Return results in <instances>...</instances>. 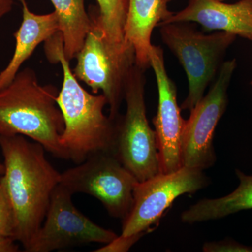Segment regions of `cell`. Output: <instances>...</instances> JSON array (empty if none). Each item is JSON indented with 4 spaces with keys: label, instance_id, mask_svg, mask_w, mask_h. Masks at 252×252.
<instances>
[{
    "label": "cell",
    "instance_id": "6da1fadb",
    "mask_svg": "<svg viewBox=\"0 0 252 252\" xmlns=\"http://www.w3.org/2000/svg\"><path fill=\"white\" fill-rule=\"evenodd\" d=\"M4 173L0 177L12 203L15 240L25 252L41 228L61 174L46 158L45 149L21 135L0 136Z\"/></svg>",
    "mask_w": 252,
    "mask_h": 252
},
{
    "label": "cell",
    "instance_id": "7a4b0ae2",
    "mask_svg": "<svg viewBox=\"0 0 252 252\" xmlns=\"http://www.w3.org/2000/svg\"><path fill=\"white\" fill-rule=\"evenodd\" d=\"M45 42L48 59L62 66V88L56 100L64 124L60 142L69 160L78 165L99 152L114 154L115 121L104 114L107 99L103 94H90L80 85L64 56L60 33Z\"/></svg>",
    "mask_w": 252,
    "mask_h": 252
},
{
    "label": "cell",
    "instance_id": "3957f363",
    "mask_svg": "<svg viewBox=\"0 0 252 252\" xmlns=\"http://www.w3.org/2000/svg\"><path fill=\"white\" fill-rule=\"evenodd\" d=\"M59 94L54 85H41L32 68L20 70L0 91V136L29 137L54 157L69 160L60 142L64 124Z\"/></svg>",
    "mask_w": 252,
    "mask_h": 252
},
{
    "label": "cell",
    "instance_id": "277c9868",
    "mask_svg": "<svg viewBox=\"0 0 252 252\" xmlns=\"http://www.w3.org/2000/svg\"><path fill=\"white\" fill-rule=\"evenodd\" d=\"M158 28L162 42L187 74L189 93L180 108L190 112L203 99L207 88L216 79L227 50L237 36L220 31L204 34L189 22L170 23Z\"/></svg>",
    "mask_w": 252,
    "mask_h": 252
},
{
    "label": "cell",
    "instance_id": "5b68a950",
    "mask_svg": "<svg viewBox=\"0 0 252 252\" xmlns=\"http://www.w3.org/2000/svg\"><path fill=\"white\" fill-rule=\"evenodd\" d=\"M89 15L92 26L76 56L77 64L72 72L78 81L91 88L93 94L102 92L109 107V117L115 120L120 114L126 83L135 64V52L132 48L121 49L109 41L99 24L96 7Z\"/></svg>",
    "mask_w": 252,
    "mask_h": 252
},
{
    "label": "cell",
    "instance_id": "8992f818",
    "mask_svg": "<svg viewBox=\"0 0 252 252\" xmlns=\"http://www.w3.org/2000/svg\"><path fill=\"white\" fill-rule=\"evenodd\" d=\"M145 71L135 64L126 83L125 114L115 119L114 154L138 182L161 172L155 131L146 108Z\"/></svg>",
    "mask_w": 252,
    "mask_h": 252
},
{
    "label": "cell",
    "instance_id": "52a82bcc",
    "mask_svg": "<svg viewBox=\"0 0 252 252\" xmlns=\"http://www.w3.org/2000/svg\"><path fill=\"white\" fill-rule=\"evenodd\" d=\"M138 182L112 152H99L61 174L60 185L72 195H92L109 215L122 220L133 204V190Z\"/></svg>",
    "mask_w": 252,
    "mask_h": 252
},
{
    "label": "cell",
    "instance_id": "ba28073f",
    "mask_svg": "<svg viewBox=\"0 0 252 252\" xmlns=\"http://www.w3.org/2000/svg\"><path fill=\"white\" fill-rule=\"evenodd\" d=\"M236 66L235 59L223 63L208 93L185 120L181 137L182 167L204 171L215 165L214 135L228 105V89Z\"/></svg>",
    "mask_w": 252,
    "mask_h": 252
},
{
    "label": "cell",
    "instance_id": "9c48e42d",
    "mask_svg": "<svg viewBox=\"0 0 252 252\" xmlns=\"http://www.w3.org/2000/svg\"><path fill=\"white\" fill-rule=\"evenodd\" d=\"M201 170L182 167L170 173H160L136 184L133 204L128 216L122 220L119 236L142 235L157 224L167 209L181 195L195 192L209 185Z\"/></svg>",
    "mask_w": 252,
    "mask_h": 252
},
{
    "label": "cell",
    "instance_id": "30bf717a",
    "mask_svg": "<svg viewBox=\"0 0 252 252\" xmlns=\"http://www.w3.org/2000/svg\"><path fill=\"white\" fill-rule=\"evenodd\" d=\"M72 195L60 184L55 189L44 222L26 252H50L91 243L104 245L118 238L79 211Z\"/></svg>",
    "mask_w": 252,
    "mask_h": 252
},
{
    "label": "cell",
    "instance_id": "8fae6325",
    "mask_svg": "<svg viewBox=\"0 0 252 252\" xmlns=\"http://www.w3.org/2000/svg\"><path fill=\"white\" fill-rule=\"evenodd\" d=\"M158 91L157 115L153 119L160 171L170 173L182 167L181 137L185 120L181 115L177 99V87L167 74L164 52L159 46L152 45L149 54Z\"/></svg>",
    "mask_w": 252,
    "mask_h": 252
},
{
    "label": "cell",
    "instance_id": "7c38bea8",
    "mask_svg": "<svg viewBox=\"0 0 252 252\" xmlns=\"http://www.w3.org/2000/svg\"><path fill=\"white\" fill-rule=\"evenodd\" d=\"M176 22L198 23L204 31L225 32L252 42V0H189L187 7L162 25Z\"/></svg>",
    "mask_w": 252,
    "mask_h": 252
},
{
    "label": "cell",
    "instance_id": "4fadbf2b",
    "mask_svg": "<svg viewBox=\"0 0 252 252\" xmlns=\"http://www.w3.org/2000/svg\"><path fill=\"white\" fill-rule=\"evenodd\" d=\"M172 0H129L125 26V39L135 52V64L146 71L150 67L154 29L173 16L168 9Z\"/></svg>",
    "mask_w": 252,
    "mask_h": 252
},
{
    "label": "cell",
    "instance_id": "5bb4252c",
    "mask_svg": "<svg viewBox=\"0 0 252 252\" xmlns=\"http://www.w3.org/2000/svg\"><path fill=\"white\" fill-rule=\"evenodd\" d=\"M22 4L23 19L14 33L16 46L12 58L0 72V91L14 80L21 66L32 56L41 43L59 32V22L56 11L38 15L32 12L26 1Z\"/></svg>",
    "mask_w": 252,
    "mask_h": 252
},
{
    "label": "cell",
    "instance_id": "9a60e30c",
    "mask_svg": "<svg viewBox=\"0 0 252 252\" xmlns=\"http://www.w3.org/2000/svg\"><path fill=\"white\" fill-rule=\"evenodd\" d=\"M235 174L240 185L234 191L221 198L203 199L181 215L186 223H200L220 220L237 212L252 209V175H245L236 169Z\"/></svg>",
    "mask_w": 252,
    "mask_h": 252
},
{
    "label": "cell",
    "instance_id": "2e32d148",
    "mask_svg": "<svg viewBox=\"0 0 252 252\" xmlns=\"http://www.w3.org/2000/svg\"><path fill=\"white\" fill-rule=\"evenodd\" d=\"M58 15L63 49L69 61L75 59L92 26L85 0H51Z\"/></svg>",
    "mask_w": 252,
    "mask_h": 252
},
{
    "label": "cell",
    "instance_id": "e0dca14e",
    "mask_svg": "<svg viewBox=\"0 0 252 252\" xmlns=\"http://www.w3.org/2000/svg\"><path fill=\"white\" fill-rule=\"evenodd\" d=\"M97 16L109 41L121 49L132 48L125 39L129 0H97Z\"/></svg>",
    "mask_w": 252,
    "mask_h": 252
},
{
    "label": "cell",
    "instance_id": "ac0fdd59",
    "mask_svg": "<svg viewBox=\"0 0 252 252\" xmlns=\"http://www.w3.org/2000/svg\"><path fill=\"white\" fill-rule=\"evenodd\" d=\"M16 228L14 207L6 187L0 181V235L15 239Z\"/></svg>",
    "mask_w": 252,
    "mask_h": 252
},
{
    "label": "cell",
    "instance_id": "d6986e66",
    "mask_svg": "<svg viewBox=\"0 0 252 252\" xmlns=\"http://www.w3.org/2000/svg\"><path fill=\"white\" fill-rule=\"evenodd\" d=\"M205 252H252L251 247L246 246L232 239H225L220 241L210 242L204 244Z\"/></svg>",
    "mask_w": 252,
    "mask_h": 252
},
{
    "label": "cell",
    "instance_id": "ffe728a7",
    "mask_svg": "<svg viewBox=\"0 0 252 252\" xmlns=\"http://www.w3.org/2000/svg\"><path fill=\"white\" fill-rule=\"evenodd\" d=\"M15 239L0 235V252H18L19 245Z\"/></svg>",
    "mask_w": 252,
    "mask_h": 252
},
{
    "label": "cell",
    "instance_id": "44dd1931",
    "mask_svg": "<svg viewBox=\"0 0 252 252\" xmlns=\"http://www.w3.org/2000/svg\"><path fill=\"white\" fill-rule=\"evenodd\" d=\"M14 6V0H0V20L11 12Z\"/></svg>",
    "mask_w": 252,
    "mask_h": 252
},
{
    "label": "cell",
    "instance_id": "7402d4cb",
    "mask_svg": "<svg viewBox=\"0 0 252 252\" xmlns=\"http://www.w3.org/2000/svg\"><path fill=\"white\" fill-rule=\"evenodd\" d=\"M4 173V164L0 162V175H2Z\"/></svg>",
    "mask_w": 252,
    "mask_h": 252
},
{
    "label": "cell",
    "instance_id": "603a6c76",
    "mask_svg": "<svg viewBox=\"0 0 252 252\" xmlns=\"http://www.w3.org/2000/svg\"><path fill=\"white\" fill-rule=\"evenodd\" d=\"M18 1H19L20 2H21V3H23V1H26V0H18Z\"/></svg>",
    "mask_w": 252,
    "mask_h": 252
},
{
    "label": "cell",
    "instance_id": "cb8c5ba5",
    "mask_svg": "<svg viewBox=\"0 0 252 252\" xmlns=\"http://www.w3.org/2000/svg\"><path fill=\"white\" fill-rule=\"evenodd\" d=\"M250 84H251V86H252V79L251 82H250Z\"/></svg>",
    "mask_w": 252,
    "mask_h": 252
},
{
    "label": "cell",
    "instance_id": "d4e9b609",
    "mask_svg": "<svg viewBox=\"0 0 252 252\" xmlns=\"http://www.w3.org/2000/svg\"><path fill=\"white\" fill-rule=\"evenodd\" d=\"M220 1H224V0H220Z\"/></svg>",
    "mask_w": 252,
    "mask_h": 252
}]
</instances>
